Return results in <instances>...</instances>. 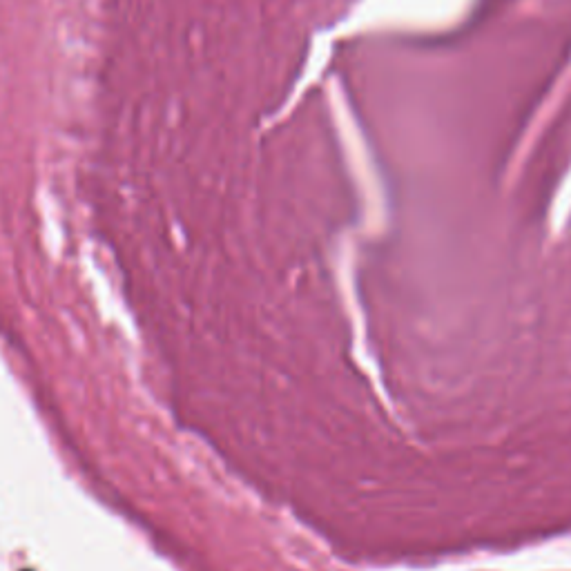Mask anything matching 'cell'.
<instances>
[{
    "label": "cell",
    "mask_w": 571,
    "mask_h": 571,
    "mask_svg": "<svg viewBox=\"0 0 571 571\" xmlns=\"http://www.w3.org/2000/svg\"><path fill=\"white\" fill-rule=\"evenodd\" d=\"M25 571H27V569H25Z\"/></svg>",
    "instance_id": "1"
}]
</instances>
